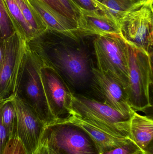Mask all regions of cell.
<instances>
[{"mask_svg":"<svg viewBox=\"0 0 153 154\" xmlns=\"http://www.w3.org/2000/svg\"><path fill=\"white\" fill-rule=\"evenodd\" d=\"M95 36L79 31L66 34L47 29L27 42L29 49L62 78L73 94L104 103L93 72L97 68L93 43Z\"/></svg>","mask_w":153,"mask_h":154,"instance_id":"1","label":"cell"},{"mask_svg":"<svg viewBox=\"0 0 153 154\" xmlns=\"http://www.w3.org/2000/svg\"><path fill=\"white\" fill-rule=\"evenodd\" d=\"M70 116L114 136L130 138L132 116L124 115L104 102L73 94Z\"/></svg>","mask_w":153,"mask_h":154,"instance_id":"2","label":"cell"},{"mask_svg":"<svg viewBox=\"0 0 153 154\" xmlns=\"http://www.w3.org/2000/svg\"><path fill=\"white\" fill-rule=\"evenodd\" d=\"M42 64L39 57L28 46L18 76L15 95L30 106L47 126L57 121L49 107L41 82L40 69Z\"/></svg>","mask_w":153,"mask_h":154,"instance_id":"3","label":"cell"},{"mask_svg":"<svg viewBox=\"0 0 153 154\" xmlns=\"http://www.w3.org/2000/svg\"><path fill=\"white\" fill-rule=\"evenodd\" d=\"M40 142L57 154H101L99 146L82 128L67 120L47 126Z\"/></svg>","mask_w":153,"mask_h":154,"instance_id":"4","label":"cell"},{"mask_svg":"<svg viewBox=\"0 0 153 154\" xmlns=\"http://www.w3.org/2000/svg\"><path fill=\"white\" fill-rule=\"evenodd\" d=\"M127 46L129 77L125 91L132 109L144 111L152 107L150 90L153 81L152 56L128 43Z\"/></svg>","mask_w":153,"mask_h":154,"instance_id":"5","label":"cell"},{"mask_svg":"<svg viewBox=\"0 0 153 154\" xmlns=\"http://www.w3.org/2000/svg\"><path fill=\"white\" fill-rule=\"evenodd\" d=\"M97 68L126 89L129 77L126 42L118 34L95 36L93 41Z\"/></svg>","mask_w":153,"mask_h":154,"instance_id":"6","label":"cell"},{"mask_svg":"<svg viewBox=\"0 0 153 154\" xmlns=\"http://www.w3.org/2000/svg\"><path fill=\"white\" fill-rule=\"evenodd\" d=\"M152 1L140 2L118 21L119 35L130 46L153 55Z\"/></svg>","mask_w":153,"mask_h":154,"instance_id":"7","label":"cell"},{"mask_svg":"<svg viewBox=\"0 0 153 154\" xmlns=\"http://www.w3.org/2000/svg\"><path fill=\"white\" fill-rule=\"evenodd\" d=\"M28 48L27 42L16 32L4 40V54L0 67V103L15 96L17 80Z\"/></svg>","mask_w":153,"mask_h":154,"instance_id":"8","label":"cell"},{"mask_svg":"<svg viewBox=\"0 0 153 154\" xmlns=\"http://www.w3.org/2000/svg\"><path fill=\"white\" fill-rule=\"evenodd\" d=\"M40 75L49 107L57 122L68 118L73 97L71 90L52 68L43 63Z\"/></svg>","mask_w":153,"mask_h":154,"instance_id":"9","label":"cell"},{"mask_svg":"<svg viewBox=\"0 0 153 154\" xmlns=\"http://www.w3.org/2000/svg\"><path fill=\"white\" fill-rule=\"evenodd\" d=\"M12 102L17 118V136L28 154L37 148L46 126L27 103L15 95Z\"/></svg>","mask_w":153,"mask_h":154,"instance_id":"10","label":"cell"},{"mask_svg":"<svg viewBox=\"0 0 153 154\" xmlns=\"http://www.w3.org/2000/svg\"><path fill=\"white\" fill-rule=\"evenodd\" d=\"M95 80L104 98V103L120 113L133 116L134 110L128 102L125 88L117 81L97 68L93 70Z\"/></svg>","mask_w":153,"mask_h":154,"instance_id":"11","label":"cell"},{"mask_svg":"<svg viewBox=\"0 0 153 154\" xmlns=\"http://www.w3.org/2000/svg\"><path fill=\"white\" fill-rule=\"evenodd\" d=\"M81 12L79 31L84 35L119 34L117 23L106 15L90 11H81Z\"/></svg>","mask_w":153,"mask_h":154,"instance_id":"12","label":"cell"},{"mask_svg":"<svg viewBox=\"0 0 153 154\" xmlns=\"http://www.w3.org/2000/svg\"><path fill=\"white\" fill-rule=\"evenodd\" d=\"M29 1L48 29L66 34H73L79 30L75 24L58 14L42 0Z\"/></svg>","mask_w":153,"mask_h":154,"instance_id":"13","label":"cell"},{"mask_svg":"<svg viewBox=\"0 0 153 154\" xmlns=\"http://www.w3.org/2000/svg\"><path fill=\"white\" fill-rule=\"evenodd\" d=\"M153 120L152 117L142 116L135 111L130 122V138L144 151L148 153L150 146L152 145Z\"/></svg>","mask_w":153,"mask_h":154,"instance_id":"14","label":"cell"},{"mask_svg":"<svg viewBox=\"0 0 153 154\" xmlns=\"http://www.w3.org/2000/svg\"><path fill=\"white\" fill-rule=\"evenodd\" d=\"M65 120H69L82 128L93 138L102 153L120 147L128 143L131 139L130 137L114 136L72 116Z\"/></svg>","mask_w":153,"mask_h":154,"instance_id":"15","label":"cell"},{"mask_svg":"<svg viewBox=\"0 0 153 154\" xmlns=\"http://www.w3.org/2000/svg\"><path fill=\"white\" fill-rule=\"evenodd\" d=\"M15 32L27 42L36 38L21 12L17 0H3Z\"/></svg>","mask_w":153,"mask_h":154,"instance_id":"16","label":"cell"},{"mask_svg":"<svg viewBox=\"0 0 153 154\" xmlns=\"http://www.w3.org/2000/svg\"><path fill=\"white\" fill-rule=\"evenodd\" d=\"M22 16L33 31L36 37L47 29L46 25L29 0H17Z\"/></svg>","mask_w":153,"mask_h":154,"instance_id":"17","label":"cell"},{"mask_svg":"<svg viewBox=\"0 0 153 154\" xmlns=\"http://www.w3.org/2000/svg\"><path fill=\"white\" fill-rule=\"evenodd\" d=\"M141 0H104L102 5L103 14L118 24L119 20L127 11Z\"/></svg>","mask_w":153,"mask_h":154,"instance_id":"18","label":"cell"},{"mask_svg":"<svg viewBox=\"0 0 153 154\" xmlns=\"http://www.w3.org/2000/svg\"><path fill=\"white\" fill-rule=\"evenodd\" d=\"M1 117L10 138L17 135V118L12 100L3 102L1 109Z\"/></svg>","mask_w":153,"mask_h":154,"instance_id":"19","label":"cell"},{"mask_svg":"<svg viewBox=\"0 0 153 154\" xmlns=\"http://www.w3.org/2000/svg\"><path fill=\"white\" fill-rule=\"evenodd\" d=\"M15 32L3 0H0V39L9 38Z\"/></svg>","mask_w":153,"mask_h":154,"instance_id":"20","label":"cell"},{"mask_svg":"<svg viewBox=\"0 0 153 154\" xmlns=\"http://www.w3.org/2000/svg\"><path fill=\"white\" fill-rule=\"evenodd\" d=\"M148 153L141 149L136 143L130 139L125 144L111 151L103 152L101 154H146ZM149 154V153H148Z\"/></svg>","mask_w":153,"mask_h":154,"instance_id":"21","label":"cell"},{"mask_svg":"<svg viewBox=\"0 0 153 154\" xmlns=\"http://www.w3.org/2000/svg\"><path fill=\"white\" fill-rule=\"evenodd\" d=\"M54 11L66 18L76 25L79 29V23L76 18L66 8L59 0H42Z\"/></svg>","mask_w":153,"mask_h":154,"instance_id":"22","label":"cell"},{"mask_svg":"<svg viewBox=\"0 0 153 154\" xmlns=\"http://www.w3.org/2000/svg\"><path fill=\"white\" fill-rule=\"evenodd\" d=\"M3 154H28L17 135L9 139Z\"/></svg>","mask_w":153,"mask_h":154,"instance_id":"23","label":"cell"},{"mask_svg":"<svg viewBox=\"0 0 153 154\" xmlns=\"http://www.w3.org/2000/svg\"><path fill=\"white\" fill-rule=\"evenodd\" d=\"M81 11H90L104 14L93 0H72ZM105 15V14H104Z\"/></svg>","mask_w":153,"mask_h":154,"instance_id":"24","label":"cell"},{"mask_svg":"<svg viewBox=\"0 0 153 154\" xmlns=\"http://www.w3.org/2000/svg\"><path fill=\"white\" fill-rule=\"evenodd\" d=\"M66 9L76 18L79 23L80 27V23L82 18V12L81 10L72 0H59Z\"/></svg>","mask_w":153,"mask_h":154,"instance_id":"25","label":"cell"},{"mask_svg":"<svg viewBox=\"0 0 153 154\" xmlns=\"http://www.w3.org/2000/svg\"><path fill=\"white\" fill-rule=\"evenodd\" d=\"M3 102L0 103V154H3L4 150L10 139L8 132L3 124L1 117V109Z\"/></svg>","mask_w":153,"mask_h":154,"instance_id":"26","label":"cell"},{"mask_svg":"<svg viewBox=\"0 0 153 154\" xmlns=\"http://www.w3.org/2000/svg\"><path fill=\"white\" fill-rule=\"evenodd\" d=\"M32 154H57L46 143L40 142L38 146Z\"/></svg>","mask_w":153,"mask_h":154,"instance_id":"27","label":"cell"},{"mask_svg":"<svg viewBox=\"0 0 153 154\" xmlns=\"http://www.w3.org/2000/svg\"><path fill=\"white\" fill-rule=\"evenodd\" d=\"M4 40L0 39V67L3 60L4 54Z\"/></svg>","mask_w":153,"mask_h":154,"instance_id":"28","label":"cell"},{"mask_svg":"<svg viewBox=\"0 0 153 154\" xmlns=\"http://www.w3.org/2000/svg\"><path fill=\"white\" fill-rule=\"evenodd\" d=\"M93 1H94V2H95L98 4V5H99V7L100 9L102 11V3H103L104 0H93Z\"/></svg>","mask_w":153,"mask_h":154,"instance_id":"29","label":"cell"},{"mask_svg":"<svg viewBox=\"0 0 153 154\" xmlns=\"http://www.w3.org/2000/svg\"><path fill=\"white\" fill-rule=\"evenodd\" d=\"M149 1H152V0H141V2H146Z\"/></svg>","mask_w":153,"mask_h":154,"instance_id":"30","label":"cell"},{"mask_svg":"<svg viewBox=\"0 0 153 154\" xmlns=\"http://www.w3.org/2000/svg\"></svg>","mask_w":153,"mask_h":154,"instance_id":"31","label":"cell"}]
</instances>
